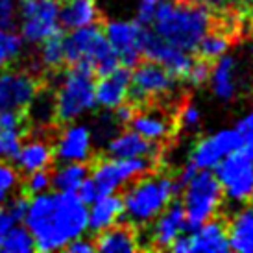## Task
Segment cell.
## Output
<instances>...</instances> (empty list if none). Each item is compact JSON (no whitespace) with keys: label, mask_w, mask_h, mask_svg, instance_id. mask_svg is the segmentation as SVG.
Masks as SVG:
<instances>
[{"label":"cell","mask_w":253,"mask_h":253,"mask_svg":"<svg viewBox=\"0 0 253 253\" xmlns=\"http://www.w3.org/2000/svg\"><path fill=\"white\" fill-rule=\"evenodd\" d=\"M22 224L34 237L41 253L65 250L71 240L84 237L87 229V204L76 192H41L28 198Z\"/></svg>","instance_id":"1"},{"label":"cell","mask_w":253,"mask_h":253,"mask_svg":"<svg viewBox=\"0 0 253 253\" xmlns=\"http://www.w3.org/2000/svg\"><path fill=\"white\" fill-rule=\"evenodd\" d=\"M211 7L200 2L161 0L150 30L163 41L187 52H194L202 37L211 30Z\"/></svg>","instance_id":"2"},{"label":"cell","mask_w":253,"mask_h":253,"mask_svg":"<svg viewBox=\"0 0 253 253\" xmlns=\"http://www.w3.org/2000/svg\"><path fill=\"white\" fill-rule=\"evenodd\" d=\"M179 183L169 176L142 174L127 185L122 196V218L127 225H146L179 192Z\"/></svg>","instance_id":"3"},{"label":"cell","mask_w":253,"mask_h":253,"mask_svg":"<svg viewBox=\"0 0 253 253\" xmlns=\"http://www.w3.org/2000/svg\"><path fill=\"white\" fill-rule=\"evenodd\" d=\"M152 163L146 157L135 159H119V157H106L89 172V176L78 189V196L89 205L107 194H115L117 190L127 187L129 183L142 174H148Z\"/></svg>","instance_id":"4"},{"label":"cell","mask_w":253,"mask_h":253,"mask_svg":"<svg viewBox=\"0 0 253 253\" xmlns=\"http://www.w3.org/2000/svg\"><path fill=\"white\" fill-rule=\"evenodd\" d=\"M94 71L84 63H72L65 72L56 92V120L57 122H74L91 113L96 107L94 98Z\"/></svg>","instance_id":"5"},{"label":"cell","mask_w":253,"mask_h":253,"mask_svg":"<svg viewBox=\"0 0 253 253\" xmlns=\"http://www.w3.org/2000/svg\"><path fill=\"white\" fill-rule=\"evenodd\" d=\"M65 39V59L69 63H84L91 67L94 74L104 76L119 67V57L113 52L104 30L96 24L71 30Z\"/></svg>","instance_id":"6"},{"label":"cell","mask_w":253,"mask_h":253,"mask_svg":"<svg viewBox=\"0 0 253 253\" xmlns=\"http://www.w3.org/2000/svg\"><path fill=\"white\" fill-rule=\"evenodd\" d=\"M187 231L214 218L224 202V192L211 170H198L181 187Z\"/></svg>","instance_id":"7"},{"label":"cell","mask_w":253,"mask_h":253,"mask_svg":"<svg viewBox=\"0 0 253 253\" xmlns=\"http://www.w3.org/2000/svg\"><path fill=\"white\" fill-rule=\"evenodd\" d=\"M224 198L231 204H244L253 198V150L237 148L235 152L225 155L214 167Z\"/></svg>","instance_id":"8"},{"label":"cell","mask_w":253,"mask_h":253,"mask_svg":"<svg viewBox=\"0 0 253 253\" xmlns=\"http://www.w3.org/2000/svg\"><path fill=\"white\" fill-rule=\"evenodd\" d=\"M17 13L19 36L30 44H39L46 37L61 32L59 0H22Z\"/></svg>","instance_id":"9"},{"label":"cell","mask_w":253,"mask_h":253,"mask_svg":"<svg viewBox=\"0 0 253 253\" xmlns=\"http://www.w3.org/2000/svg\"><path fill=\"white\" fill-rule=\"evenodd\" d=\"M176 78L172 76L163 65L155 61H142L133 67L131 84H129V96L133 104H142L150 98L165 96L174 91Z\"/></svg>","instance_id":"10"},{"label":"cell","mask_w":253,"mask_h":253,"mask_svg":"<svg viewBox=\"0 0 253 253\" xmlns=\"http://www.w3.org/2000/svg\"><path fill=\"white\" fill-rule=\"evenodd\" d=\"M146 26L137 21H109L104 28L113 52L119 57V63L131 69L142 57V37Z\"/></svg>","instance_id":"11"},{"label":"cell","mask_w":253,"mask_h":253,"mask_svg":"<svg viewBox=\"0 0 253 253\" xmlns=\"http://www.w3.org/2000/svg\"><path fill=\"white\" fill-rule=\"evenodd\" d=\"M37 91V78L30 72L0 69V111L24 113Z\"/></svg>","instance_id":"12"},{"label":"cell","mask_w":253,"mask_h":253,"mask_svg":"<svg viewBox=\"0 0 253 253\" xmlns=\"http://www.w3.org/2000/svg\"><path fill=\"white\" fill-rule=\"evenodd\" d=\"M142 56L150 61L163 65L176 80H185L189 69L194 63L190 52L163 41L161 37L155 36L148 28L144 30V37H142Z\"/></svg>","instance_id":"13"},{"label":"cell","mask_w":253,"mask_h":253,"mask_svg":"<svg viewBox=\"0 0 253 253\" xmlns=\"http://www.w3.org/2000/svg\"><path fill=\"white\" fill-rule=\"evenodd\" d=\"M240 146L242 144H240L235 127H224V129H218L214 133L200 139L190 152L189 161L198 170H212L225 155H229Z\"/></svg>","instance_id":"14"},{"label":"cell","mask_w":253,"mask_h":253,"mask_svg":"<svg viewBox=\"0 0 253 253\" xmlns=\"http://www.w3.org/2000/svg\"><path fill=\"white\" fill-rule=\"evenodd\" d=\"M94 137L91 127L82 122H67L54 142V159L59 163H87L92 155Z\"/></svg>","instance_id":"15"},{"label":"cell","mask_w":253,"mask_h":253,"mask_svg":"<svg viewBox=\"0 0 253 253\" xmlns=\"http://www.w3.org/2000/svg\"><path fill=\"white\" fill-rule=\"evenodd\" d=\"M152 233H150V244L159 250H167L170 244L187 231V220L183 211L181 202H170L157 216L152 220Z\"/></svg>","instance_id":"16"},{"label":"cell","mask_w":253,"mask_h":253,"mask_svg":"<svg viewBox=\"0 0 253 253\" xmlns=\"http://www.w3.org/2000/svg\"><path fill=\"white\" fill-rule=\"evenodd\" d=\"M129 84H131V72L124 65H119L115 71L100 76V80L94 84L96 106L111 111L117 106L127 102Z\"/></svg>","instance_id":"17"},{"label":"cell","mask_w":253,"mask_h":253,"mask_svg":"<svg viewBox=\"0 0 253 253\" xmlns=\"http://www.w3.org/2000/svg\"><path fill=\"white\" fill-rule=\"evenodd\" d=\"M190 253H225L229 252L227 227L222 220H207L189 231Z\"/></svg>","instance_id":"18"},{"label":"cell","mask_w":253,"mask_h":253,"mask_svg":"<svg viewBox=\"0 0 253 253\" xmlns=\"http://www.w3.org/2000/svg\"><path fill=\"white\" fill-rule=\"evenodd\" d=\"M107 155L119 157V159H135V157H154L155 155V142L144 139L135 129H122L117 131L111 139L106 142Z\"/></svg>","instance_id":"19"},{"label":"cell","mask_w":253,"mask_h":253,"mask_svg":"<svg viewBox=\"0 0 253 253\" xmlns=\"http://www.w3.org/2000/svg\"><path fill=\"white\" fill-rule=\"evenodd\" d=\"M122 218V198L117 194H107L94 200L87 207V229L100 233L111 227Z\"/></svg>","instance_id":"20"},{"label":"cell","mask_w":253,"mask_h":253,"mask_svg":"<svg viewBox=\"0 0 253 253\" xmlns=\"http://www.w3.org/2000/svg\"><path fill=\"white\" fill-rule=\"evenodd\" d=\"M13 161L15 169L24 174H30L34 170L50 169V165L54 161V148L46 141L32 139V141L22 142Z\"/></svg>","instance_id":"21"},{"label":"cell","mask_w":253,"mask_h":253,"mask_svg":"<svg viewBox=\"0 0 253 253\" xmlns=\"http://www.w3.org/2000/svg\"><path fill=\"white\" fill-rule=\"evenodd\" d=\"M216 63L211 67V91L218 100L229 102L237 96V63L235 57L229 54H224L218 59Z\"/></svg>","instance_id":"22"},{"label":"cell","mask_w":253,"mask_h":253,"mask_svg":"<svg viewBox=\"0 0 253 253\" xmlns=\"http://www.w3.org/2000/svg\"><path fill=\"white\" fill-rule=\"evenodd\" d=\"M100 9L96 0H65L59 4V22L65 30H78L96 24Z\"/></svg>","instance_id":"23"},{"label":"cell","mask_w":253,"mask_h":253,"mask_svg":"<svg viewBox=\"0 0 253 253\" xmlns=\"http://www.w3.org/2000/svg\"><path fill=\"white\" fill-rule=\"evenodd\" d=\"M22 113L0 111V159L13 161L22 144Z\"/></svg>","instance_id":"24"},{"label":"cell","mask_w":253,"mask_h":253,"mask_svg":"<svg viewBox=\"0 0 253 253\" xmlns=\"http://www.w3.org/2000/svg\"><path fill=\"white\" fill-rule=\"evenodd\" d=\"M94 240L96 252L102 253H133L139 248V239L129 225H111L104 231L96 233Z\"/></svg>","instance_id":"25"},{"label":"cell","mask_w":253,"mask_h":253,"mask_svg":"<svg viewBox=\"0 0 253 253\" xmlns=\"http://www.w3.org/2000/svg\"><path fill=\"white\" fill-rule=\"evenodd\" d=\"M229 250L239 253H253V205L242 207L227 227Z\"/></svg>","instance_id":"26"},{"label":"cell","mask_w":253,"mask_h":253,"mask_svg":"<svg viewBox=\"0 0 253 253\" xmlns=\"http://www.w3.org/2000/svg\"><path fill=\"white\" fill-rule=\"evenodd\" d=\"M131 129H135L139 135L152 142L165 141L170 135L172 129V122L167 115L161 111H154V109H146L141 113H133V117L129 120Z\"/></svg>","instance_id":"27"},{"label":"cell","mask_w":253,"mask_h":253,"mask_svg":"<svg viewBox=\"0 0 253 253\" xmlns=\"http://www.w3.org/2000/svg\"><path fill=\"white\" fill-rule=\"evenodd\" d=\"M89 167L87 163H61L52 174V187L59 192H78L82 183L89 176Z\"/></svg>","instance_id":"28"},{"label":"cell","mask_w":253,"mask_h":253,"mask_svg":"<svg viewBox=\"0 0 253 253\" xmlns=\"http://www.w3.org/2000/svg\"><path fill=\"white\" fill-rule=\"evenodd\" d=\"M30 120L37 126H46L52 120H56V102L52 91H37L36 96L26 107Z\"/></svg>","instance_id":"29"},{"label":"cell","mask_w":253,"mask_h":253,"mask_svg":"<svg viewBox=\"0 0 253 253\" xmlns=\"http://www.w3.org/2000/svg\"><path fill=\"white\" fill-rule=\"evenodd\" d=\"M39 63L44 69H59L67 61L65 59V39L61 32H57L54 36L46 37L42 42H39Z\"/></svg>","instance_id":"30"},{"label":"cell","mask_w":253,"mask_h":253,"mask_svg":"<svg viewBox=\"0 0 253 253\" xmlns=\"http://www.w3.org/2000/svg\"><path fill=\"white\" fill-rule=\"evenodd\" d=\"M34 250H36V242L28 227L17 224L6 233V237L2 240V248H0V252L4 253H32Z\"/></svg>","instance_id":"31"},{"label":"cell","mask_w":253,"mask_h":253,"mask_svg":"<svg viewBox=\"0 0 253 253\" xmlns=\"http://www.w3.org/2000/svg\"><path fill=\"white\" fill-rule=\"evenodd\" d=\"M196 50L200 52L202 59H205V61H214L220 56L227 54V50H229V37L225 36V34H222V32H211L209 30L202 37V41L198 42Z\"/></svg>","instance_id":"32"},{"label":"cell","mask_w":253,"mask_h":253,"mask_svg":"<svg viewBox=\"0 0 253 253\" xmlns=\"http://www.w3.org/2000/svg\"><path fill=\"white\" fill-rule=\"evenodd\" d=\"M22 37L13 30H0V69L15 61L22 54Z\"/></svg>","instance_id":"33"},{"label":"cell","mask_w":253,"mask_h":253,"mask_svg":"<svg viewBox=\"0 0 253 253\" xmlns=\"http://www.w3.org/2000/svg\"><path fill=\"white\" fill-rule=\"evenodd\" d=\"M19 185H21L19 170L7 161L0 159V207L9 202V198L19 189Z\"/></svg>","instance_id":"34"},{"label":"cell","mask_w":253,"mask_h":253,"mask_svg":"<svg viewBox=\"0 0 253 253\" xmlns=\"http://www.w3.org/2000/svg\"><path fill=\"white\" fill-rule=\"evenodd\" d=\"M104 111L106 113H102L98 119L94 120V124H92V127H91L94 141L102 142V144L109 141L113 135L119 131V122L115 120L113 113L109 111V109H104Z\"/></svg>","instance_id":"35"},{"label":"cell","mask_w":253,"mask_h":253,"mask_svg":"<svg viewBox=\"0 0 253 253\" xmlns=\"http://www.w3.org/2000/svg\"><path fill=\"white\" fill-rule=\"evenodd\" d=\"M24 187H26V194H30V196L46 192V190L52 187V179H50L48 169L34 170V172L26 174V185H24Z\"/></svg>","instance_id":"36"},{"label":"cell","mask_w":253,"mask_h":253,"mask_svg":"<svg viewBox=\"0 0 253 253\" xmlns=\"http://www.w3.org/2000/svg\"><path fill=\"white\" fill-rule=\"evenodd\" d=\"M233 127L239 135L242 148H252L253 150V109H250L246 115H242Z\"/></svg>","instance_id":"37"},{"label":"cell","mask_w":253,"mask_h":253,"mask_svg":"<svg viewBox=\"0 0 253 253\" xmlns=\"http://www.w3.org/2000/svg\"><path fill=\"white\" fill-rule=\"evenodd\" d=\"M209 76H211V65L207 63L205 59H200V61H194L192 67L189 69L185 80L189 82L192 87H202L209 82Z\"/></svg>","instance_id":"38"},{"label":"cell","mask_w":253,"mask_h":253,"mask_svg":"<svg viewBox=\"0 0 253 253\" xmlns=\"http://www.w3.org/2000/svg\"><path fill=\"white\" fill-rule=\"evenodd\" d=\"M200 124H202V113H200L198 106L196 104H185L179 111V126L183 129L194 131Z\"/></svg>","instance_id":"39"},{"label":"cell","mask_w":253,"mask_h":253,"mask_svg":"<svg viewBox=\"0 0 253 253\" xmlns=\"http://www.w3.org/2000/svg\"><path fill=\"white\" fill-rule=\"evenodd\" d=\"M159 4H161V0H139L137 9H135V21L142 26H150Z\"/></svg>","instance_id":"40"},{"label":"cell","mask_w":253,"mask_h":253,"mask_svg":"<svg viewBox=\"0 0 253 253\" xmlns=\"http://www.w3.org/2000/svg\"><path fill=\"white\" fill-rule=\"evenodd\" d=\"M6 207L11 211V214L15 216V220L21 224L24 214H26V207H28V198L26 196H11L9 202L6 204Z\"/></svg>","instance_id":"41"},{"label":"cell","mask_w":253,"mask_h":253,"mask_svg":"<svg viewBox=\"0 0 253 253\" xmlns=\"http://www.w3.org/2000/svg\"><path fill=\"white\" fill-rule=\"evenodd\" d=\"M15 224H19V222L15 220V216L11 214V211L7 209L6 205H2V207H0V248H2V240L6 237V233L9 231Z\"/></svg>","instance_id":"42"},{"label":"cell","mask_w":253,"mask_h":253,"mask_svg":"<svg viewBox=\"0 0 253 253\" xmlns=\"http://www.w3.org/2000/svg\"><path fill=\"white\" fill-rule=\"evenodd\" d=\"M113 117H115V120L119 122V126H124V124H129V120H131V117H133L135 113V107L131 106V104H120V106H117L115 109H111Z\"/></svg>","instance_id":"43"},{"label":"cell","mask_w":253,"mask_h":253,"mask_svg":"<svg viewBox=\"0 0 253 253\" xmlns=\"http://www.w3.org/2000/svg\"><path fill=\"white\" fill-rule=\"evenodd\" d=\"M67 250L72 253H92V252H96V246H94L92 240L78 237V239L71 240V242L67 244Z\"/></svg>","instance_id":"44"},{"label":"cell","mask_w":253,"mask_h":253,"mask_svg":"<svg viewBox=\"0 0 253 253\" xmlns=\"http://www.w3.org/2000/svg\"><path fill=\"white\" fill-rule=\"evenodd\" d=\"M205 2H207V6L211 7V9L225 11V9H229L237 0H205Z\"/></svg>","instance_id":"45"},{"label":"cell","mask_w":253,"mask_h":253,"mask_svg":"<svg viewBox=\"0 0 253 253\" xmlns=\"http://www.w3.org/2000/svg\"><path fill=\"white\" fill-rule=\"evenodd\" d=\"M237 2H244V4H253V0H237Z\"/></svg>","instance_id":"46"},{"label":"cell","mask_w":253,"mask_h":253,"mask_svg":"<svg viewBox=\"0 0 253 253\" xmlns=\"http://www.w3.org/2000/svg\"><path fill=\"white\" fill-rule=\"evenodd\" d=\"M181 2H200V0H181Z\"/></svg>","instance_id":"47"}]
</instances>
